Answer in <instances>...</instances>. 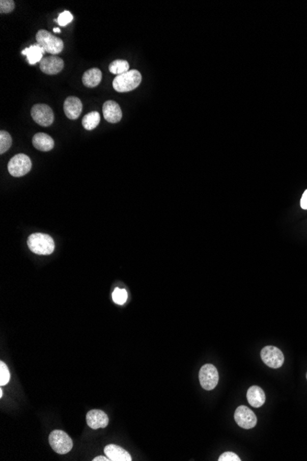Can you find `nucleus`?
Segmentation results:
<instances>
[{
  "label": "nucleus",
  "instance_id": "nucleus-19",
  "mask_svg": "<svg viewBox=\"0 0 307 461\" xmlns=\"http://www.w3.org/2000/svg\"><path fill=\"white\" fill-rule=\"evenodd\" d=\"M100 122V114L98 112H91L86 114L82 120V125L86 130H93L99 125Z\"/></svg>",
  "mask_w": 307,
  "mask_h": 461
},
{
  "label": "nucleus",
  "instance_id": "nucleus-26",
  "mask_svg": "<svg viewBox=\"0 0 307 461\" xmlns=\"http://www.w3.org/2000/svg\"><path fill=\"white\" fill-rule=\"evenodd\" d=\"M219 461H240V457L233 452H225L219 456Z\"/></svg>",
  "mask_w": 307,
  "mask_h": 461
},
{
  "label": "nucleus",
  "instance_id": "nucleus-10",
  "mask_svg": "<svg viewBox=\"0 0 307 461\" xmlns=\"http://www.w3.org/2000/svg\"><path fill=\"white\" fill-rule=\"evenodd\" d=\"M65 63L60 57L55 56L44 57L40 62V68L42 72L47 75H57L64 69Z\"/></svg>",
  "mask_w": 307,
  "mask_h": 461
},
{
  "label": "nucleus",
  "instance_id": "nucleus-27",
  "mask_svg": "<svg viewBox=\"0 0 307 461\" xmlns=\"http://www.w3.org/2000/svg\"><path fill=\"white\" fill-rule=\"evenodd\" d=\"M300 204H301L302 209L307 210V190L304 191Z\"/></svg>",
  "mask_w": 307,
  "mask_h": 461
},
{
  "label": "nucleus",
  "instance_id": "nucleus-6",
  "mask_svg": "<svg viewBox=\"0 0 307 461\" xmlns=\"http://www.w3.org/2000/svg\"><path fill=\"white\" fill-rule=\"evenodd\" d=\"M31 114L35 123L43 127L52 125L54 121V114L50 106L46 104H35L33 106Z\"/></svg>",
  "mask_w": 307,
  "mask_h": 461
},
{
  "label": "nucleus",
  "instance_id": "nucleus-24",
  "mask_svg": "<svg viewBox=\"0 0 307 461\" xmlns=\"http://www.w3.org/2000/svg\"><path fill=\"white\" fill-rule=\"evenodd\" d=\"M73 15H72L71 12H69V11H64V12H62L58 16V19H55V21L58 22V24L60 25V26H66L67 24L70 23L72 20H73Z\"/></svg>",
  "mask_w": 307,
  "mask_h": 461
},
{
  "label": "nucleus",
  "instance_id": "nucleus-23",
  "mask_svg": "<svg viewBox=\"0 0 307 461\" xmlns=\"http://www.w3.org/2000/svg\"><path fill=\"white\" fill-rule=\"evenodd\" d=\"M10 379V373L4 362H0V385L5 386Z\"/></svg>",
  "mask_w": 307,
  "mask_h": 461
},
{
  "label": "nucleus",
  "instance_id": "nucleus-2",
  "mask_svg": "<svg viewBox=\"0 0 307 461\" xmlns=\"http://www.w3.org/2000/svg\"><path fill=\"white\" fill-rule=\"evenodd\" d=\"M142 82V75L138 70L129 71L115 76L113 86L114 89L118 92H129L139 87Z\"/></svg>",
  "mask_w": 307,
  "mask_h": 461
},
{
  "label": "nucleus",
  "instance_id": "nucleus-3",
  "mask_svg": "<svg viewBox=\"0 0 307 461\" xmlns=\"http://www.w3.org/2000/svg\"><path fill=\"white\" fill-rule=\"evenodd\" d=\"M36 41L40 44L45 52L51 55H58L64 49L63 40L50 34L45 30H40L36 34Z\"/></svg>",
  "mask_w": 307,
  "mask_h": 461
},
{
  "label": "nucleus",
  "instance_id": "nucleus-14",
  "mask_svg": "<svg viewBox=\"0 0 307 461\" xmlns=\"http://www.w3.org/2000/svg\"><path fill=\"white\" fill-rule=\"evenodd\" d=\"M104 452L110 461H132L131 455L117 445H108L105 447Z\"/></svg>",
  "mask_w": 307,
  "mask_h": 461
},
{
  "label": "nucleus",
  "instance_id": "nucleus-25",
  "mask_svg": "<svg viewBox=\"0 0 307 461\" xmlns=\"http://www.w3.org/2000/svg\"><path fill=\"white\" fill-rule=\"evenodd\" d=\"M15 9V2L13 0H1L0 1V12L1 13H10Z\"/></svg>",
  "mask_w": 307,
  "mask_h": 461
},
{
  "label": "nucleus",
  "instance_id": "nucleus-1",
  "mask_svg": "<svg viewBox=\"0 0 307 461\" xmlns=\"http://www.w3.org/2000/svg\"><path fill=\"white\" fill-rule=\"evenodd\" d=\"M27 243L29 249L38 255H50L55 248L53 239L47 234H32L29 237Z\"/></svg>",
  "mask_w": 307,
  "mask_h": 461
},
{
  "label": "nucleus",
  "instance_id": "nucleus-8",
  "mask_svg": "<svg viewBox=\"0 0 307 461\" xmlns=\"http://www.w3.org/2000/svg\"><path fill=\"white\" fill-rule=\"evenodd\" d=\"M260 354L262 361L271 368H280L284 365V354L277 347L266 346L261 350Z\"/></svg>",
  "mask_w": 307,
  "mask_h": 461
},
{
  "label": "nucleus",
  "instance_id": "nucleus-12",
  "mask_svg": "<svg viewBox=\"0 0 307 461\" xmlns=\"http://www.w3.org/2000/svg\"><path fill=\"white\" fill-rule=\"evenodd\" d=\"M86 419H87L88 425L94 430L99 429V428H105L109 423L108 415L105 414L103 411H100V410L90 411L87 414Z\"/></svg>",
  "mask_w": 307,
  "mask_h": 461
},
{
  "label": "nucleus",
  "instance_id": "nucleus-4",
  "mask_svg": "<svg viewBox=\"0 0 307 461\" xmlns=\"http://www.w3.org/2000/svg\"><path fill=\"white\" fill-rule=\"evenodd\" d=\"M49 443L54 451L65 455L73 448V441L67 433L61 430H54L49 436Z\"/></svg>",
  "mask_w": 307,
  "mask_h": 461
},
{
  "label": "nucleus",
  "instance_id": "nucleus-18",
  "mask_svg": "<svg viewBox=\"0 0 307 461\" xmlns=\"http://www.w3.org/2000/svg\"><path fill=\"white\" fill-rule=\"evenodd\" d=\"M102 79V73L99 68H91L86 71L82 76V82L87 88H95L99 85Z\"/></svg>",
  "mask_w": 307,
  "mask_h": 461
},
{
  "label": "nucleus",
  "instance_id": "nucleus-31",
  "mask_svg": "<svg viewBox=\"0 0 307 461\" xmlns=\"http://www.w3.org/2000/svg\"><path fill=\"white\" fill-rule=\"evenodd\" d=\"M306 378H307V374H306Z\"/></svg>",
  "mask_w": 307,
  "mask_h": 461
},
{
  "label": "nucleus",
  "instance_id": "nucleus-28",
  "mask_svg": "<svg viewBox=\"0 0 307 461\" xmlns=\"http://www.w3.org/2000/svg\"><path fill=\"white\" fill-rule=\"evenodd\" d=\"M93 461H110V459H109L108 456H97V457H95L94 459H93Z\"/></svg>",
  "mask_w": 307,
  "mask_h": 461
},
{
  "label": "nucleus",
  "instance_id": "nucleus-11",
  "mask_svg": "<svg viewBox=\"0 0 307 461\" xmlns=\"http://www.w3.org/2000/svg\"><path fill=\"white\" fill-rule=\"evenodd\" d=\"M102 112L105 120L110 124L119 123L123 117V112L120 105L114 100L105 101L102 107Z\"/></svg>",
  "mask_w": 307,
  "mask_h": 461
},
{
  "label": "nucleus",
  "instance_id": "nucleus-30",
  "mask_svg": "<svg viewBox=\"0 0 307 461\" xmlns=\"http://www.w3.org/2000/svg\"><path fill=\"white\" fill-rule=\"evenodd\" d=\"M2 396H3V390H0V397L2 398Z\"/></svg>",
  "mask_w": 307,
  "mask_h": 461
},
{
  "label": "nucleus",
  "instance_id": "nucleus-22",
  "mask_svg": "<svg viewBox=\"0 0 307 461\" xmlns=\"http://www.w3.org/2000/svg\"><path fill=\"white\" fill-rule=\"evenodd\" d=\"M128 294L126 290L121 288H115L113 293V300L116 304L123 305L127 300Z\"/></svg>",
  "mask_w": 307,
  "mask_h": 461
},
{
  "label": "nucleus",
  "instance_id": "nucleus-16",
  "mask_svg": "<svg viewBox=\"0 0 307 461\" xmlns=\"http://www.w3.org/2000/svg\"><path fill=\"white\" fill-rule=\"evenodd\" d=\"M33 145L34 148L41 151H50L54 147V141L47 133H36L33 138Z\"/></svg>",
  "mask_w": 307,
  "mask_h": 461
},
{
  "label": "nucleus",
  "instance_id": "nucleus-13",
  "mask_svg": "<svg viewBox=\"0 0 307 461\" xmlns=\"http://www.w3.org/2000/svg\"><path fill=\"white\" fill-rule=\"evenodd\" d=\"M82 110H83V105H82L81 100L74 96H70V97L66 98L64 102V112L66 114V117L70 120L77 119L80 116Z\"/></svg>",
  "mask_w": 307,
  "mask_h": 461
},
{
  "label": "nucleus",
  "instance_id": "nucleus-15",
  "mask_svg": "<svg viewBox=\"0 0 307 461\" xmlns=\"http://www.w3.org/2000/svg\"><path fill=\"white\" fill-rule=\"evenodd\" d=\"M246 398H247L249 404L255 408L261 407L262 405L264 404L265 400H266L264 391L259 386L250 387L247 390Z\"/></svg>",
  "mask_w": 307,
  "mask_h": 461
},
{
  "label": "nucleus",
  "instance_id": "nucleus-20",
  "mask_svg": "<svg viewBox=\"0 0 307 461\" xmlns=\"http://www.w3.org/2000/svg\"><path fill=\"white\" fill-rule=\"evenodd\" d=\"M109 70L110 73H113L114 75H122L130 70V66L129 63L126 60H121L117 59L114 60V62L110 63L109 66Z\"/></svg>",
  "mask_w": 307,
  "mask_h": 461
},
{
  "label": "nucleus",
  "instance_id": "nucleus-7",
  "mask_svg": "<svg viewBox=\"0 0 307 461\" xmlns=\"http://www.w3.org/2000/svg\"><path fill=\"white\" fill-rule=\"evenodd\" d=\"M200 383L205 390H212L217 386L219 381V375L216 367L207 364L201 368L199 374Z\"/></svg>",
  "mask_w": 307,
  "mask_h": 461
},
{
  "label": "nucleus",
  "instance_id": "nucleus-29",
  "mask_svg": "<svg viewBox=\"0 0 307 461\" xmlns=\"http://www.w3.org/2000/svg\"><path fill=\"white\" fill-rule=\"evenodd\" d=\"M53 32H54V33H57V34H60L61 31H60V29L59 28H54L53 29Z\"/></svg>",
  "mask_w": 307,
  "mask_h": 461
},
{
  "label": "nucleus",
  "instance_id": "nucleus-17",
  "mask_svg": "<svg viewBox=\"0 0 307 461\" xmlns=\"http://www.w3.org/2000/svg\"><path fill=\"white\" fill-rule=\"evenodd\" d=\"M44 52L45 51L43 50V48L38 43H35L30 47L25 48L21 53L27 57V61L30 65H35L36 63H40L43 60Z\"/></svg>",
  "mask_w": 307,
  "mask_h": 461
},
{
  "label": "nucleus",
  "instance_id": "nucleus-9",
  "mask_svg": "<svg viewBox=\"0 0 307 461\" xmlns=\"http://www.w3.org/2000/svg\"><path fill=\"white\" fill-rule=\"evenodd\" d=\"M236 423L244 429H251L257 424V416L249 408L246 406H239L235 413Z\"/></svg>",
  "mask_w": 307,
  "mask_h": 461
},
{
  "label": "nucleus",
  "instance_id": "nucleus-21",
  "mask_svg": "<svg viewBox=\"0 0 307 461\" xmlns=\"http://www.w3.org/2000/svg\"><path fill=\"white\" fill-rule=\"evenodd\" d=\"M11 146H12L11 135L8 132L2 130L0 132V154L7 152Z\"/></svg>",
  "mask_w": 307,
  "mask_h": 461
},
{
  "label": "nucleus",
  "instance_id": "nucleus-5",
  "mask_svg": "<svg viewBox=\"0 0 307 461\" xmlns=\"http://www.w3.org/2000/svg\"><path fill=\"white\" fill-rule=\"evenodd\" d=\"M32 160L25 154H18L10 159L8 164V170L10 175L13 177H22L32 170Z\"/></svg>",
  "mask_w": 307,
  "mask_h": 461
}]
</instances>
